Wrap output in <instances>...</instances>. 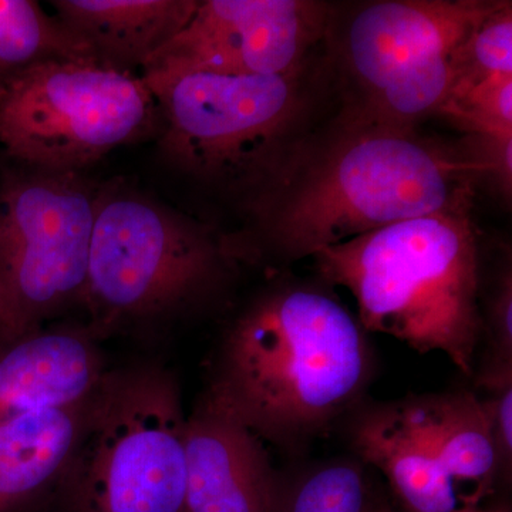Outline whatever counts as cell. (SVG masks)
<instances>
[{"instance_id": "cell-1", "label": "cell", "mask_w": 512, "mask_h": 512, "mask_svg": "<svg viewBox=\"0 0 512 512\" xmlns=\"http://www.w3.org/2000/svg\"><path fill=\"white\" fill-rule=\"evenodd\" d=\"M477 165L466 148L417 130L352 126L308 137L245 205L241 259L291 262L394 222L473 204Z\"/></svg>"}, {"instance_id": "cell-2", "label": "cell", "mask_w": 512, "mask_h": 512, "mask_svg": "<svg viewBox=\"0 0 512 512\" xmlns=\"http://www.w3.org/2000/svg\"><path fill=\"white\" fill-rule=\"evenodd\" d=\"M373 366L366 330L333 296L276 285L232 320L204 396L258 439L299 450L362 404Z\"/></svg>"}, {"instance_id": "cell-3", "label": "cell", "mask_w": 512, "mask_h": 512, "mask_svg": "<svg viewBox=\"0 0 512 512\" xmlns=\"http://www.w3.org/2000/svg\"><path fill=\"white\" fill-rule=\"evenodd\" d=\"M473 204L394 222L312 256L326 284L352 293L359 323L473 375L481 340Z\"/></svg>"}, {"instance_id": "cell-4", "label": "cell", "mask_w": 512, "mask_h": 512, "mask_svg": "<svg viewBox=\"0 0 512 512\" xmlns=\"http://www.w3.org/2000/svg\"><path fill=\"white\" fill-rule=\"evenodd\" d=\"M239 255L215 234L124 180L100 183L82 306L99 339L164 328L224 291Z\"/></svg>"}, {"instance_id": "cell-5", "label": "cell", "mask_w": 512, "mask_h": 512, "mask_svg": "<svg viewBox=\"0 0 512 512\" xmlns=\"http://www.w3.org/2000/svg\"><path fill=\"white\" fill-rule=\"evenodd\" d=\"M288 76L202 70L140 74L160 111V151L175 170L248 204L301 147L312 96Z\"/></svg>"}, {"instance_id": "cell-6", "label": "cell", "mask_w": 512, "mask_h": 512, "mask_svg": "<svg viewBox=\"0 0 512 512\" xmlns=\"http://www.w3.org/2000/svg\"><path fill=\"white\" fill-rule=\"evenodd\" d=\"M187 420L160 363L107 370L59 487L67 512H185Z\"/></svg>"}, {"instance_id": "cell-7", "label": "cell", "mask_w": 512, "mask_h": 512, "mask_svg": "<svg viewBox=\"0 0 512 512\" xmlns=\"http://www.w3.org/2000/svg\"><path fill=\"white\" fill-rule=\"evenodd\" d=\"M99 185L86 173L0 163V342L82 306Z\"/></svg>"}, {"instance_id": "cell-8", "label": "cell", "mask_w": 512, "mask_h": 512, "mask_svg": "<svg viewBox=\"0 0 512 512\" xmlns=\"http://www.w3.org/2000/svg\"><path fill=\"white\" fill-rule=\"evenodd\" d=\"M158 126L156 99L140 74L47 62L0 80V146L32 167L86 173Z\"/></svg>"}, {"instance_id": "cell-9", "label": "cell", "mask_w": 512, "mask_h": 512, "mask_svg": "<svg viewBox=\"0 0 512 512\" xmlns=\"http://www.w3.org/2000/svg\"><path fill=\"white\" fill-rule=\"evenodd\" d=\"M330 6L315 0H198L194 15L141 74L202 70L288 76L325 40Z\"/></svg>"}, {"instance_id": "cell-10", "label": "cell", "mask_w": 512, "mask_h": 512, "mask_svg": "<svg viewBox=\"0 0 512 512\" xmlns=\"http://www.w3.org/2000/svg\"><path fill=\"white\" fill-rule=\"evenodd\" d=\"M501 0H379L335 18L325 40L340 74L343 110L414 64L463 45Z\"/></svg>"}, {"instance_id": "cell-11", "label": "cell", "mask_w": 512, "mask_h": 512, "mask_svg": "<svg viewBox=\"0 0 512 512\" xmlns=\"http://www.w3.org/2000/svg\"><path fill=\"white\" fill-rule=\"evenodd\" d=\"M185 512H274L279 478L264 441L202 396L187 420Z\"/></svg>"}, {"instance_id": "cell-12", "label": "cell", "mask_w": 512, "mask_h": 512, "mask_svg": "<svg viewBox=\"0 0 512 512\" xmlns=\"http://www.w3.org/2000/svg\"><path fill=\"white\" fill-rule=\"evenodd\" d=\"M99 342L87 325L40 328L0 342V423L96 392L109 370Z\"/></svg>"}, {"instance_id": "cell-13", "label": "cell", "mask_w": 512, "mask_h": 512, "mask_svg": "<svg viewBox=\"0 0 512 512\" xmlns=\"http://www.w3.org/2000/svg\"><path fill=\"white\" fill-rule=\"evenodd\" d=\"M350 417L349 440L357 457L387 478L407 512L464 510L412 399L359 404Z\"/></svg>"}, {"instance_id": "cell-14", "label": "cell", "mask_w": 512, "mask_h": 512, "mask_svg": "<svg viewBox=\"0 0 512 512\" xmlns=\"http://www.w3.org/2000/svg\"><path fill=\"white\" fill-rule=\"evenodd\" d=\"M97 389L80 402L0 423V512L26 510L59 491L86 433Z\"/></svg>"}, {"instance_id": "cell-15", "label": "cell", "mask_w": 512, "mask_h": 512, "mask_svg": "<svg viewBox=\"0 0 512 512\" xmlns=\"http://www.w3.org/2000/svg\"><path fill=\"white\" fill-rule=\"evenodd\" d=\"M50 5L97 66L138 74L184 29L198 0H52Z\"/></svg>"}, {"instance_id": "cell-16", "label": "cell", "mask_w": 512, "mask_h": 512, "mask_svg": "<svg viewBox=\"0 0 512 512\" xmlns=\"http://www.w3.org/2000/svg\"><path fill=\"white\" fill-rule=\"evenodd\" d=\"M412 403L461 505L478 507L501 476L483 400L474 393L454 392L413 397Z\"/></svg>"}, {"instance_id": "cell-17", "label": "cell", "mask_w": 512, "mask_h": 512, "mask_svg": "<svg viewBox=\"0 0 512 512\" xmlns=\"http://www.w3.org/2000/svg\"><path fill=\"white\" fill-rule=\"evenodd\" d=\"M47 62L94 63L87 47L33 0H0V80Z\"/></svg>"}, {"instance_id": "cell-18", "label": "cell", "mask_w": 512, "mask_h": 512, "mask_svg": "<svg viewBox=\"0 0 512 512\" xmlns=\"http://www.w3.org/2000/svg\"><path fill=\"white\" fill-rule=\"evenodd\" d=\"M366 473L359 461L320 463L279 483L274 512H370Z\"/></svg>"}, {"instance_id": "cell-19", "label": "cell", "mask_w": 512, "mask_h": 512, "mask_svg": "<svg viewBox=\"0 0 512 512\" xmlns=\"http://www.w3.org/2000/svg\"><path fill=\"white\" fill-rule=\"evenodd\" d=\"M503 76H512V3L505 0L458 47L456 83L448 100Z\"/></svg>"}, {"instance_id": "cell-20", "label": "cell", "mask_w": 512, "mask_h": 512, "mask_svg": "<svg viewBox=\"0 0 512 512\" xmlns=\"http://www.w3.org/2000/svg\"><path fill=\"white\" fill-rule=\"evenodd\" d=\"M439 114L467 134L512 131V76L493 77L457 99L448 100Z\"/></svg>"}, {"instance_id": "cell-21", "label": "cell", "mask_w": 512, "mask_h": 512, "mask_svg": "<svg viewBox=\"0 0 512 512\" xmlns=\"http://www.w3.org/2000/svg\"><path fill=\"white\" fill-rule=\"evenodd\" d=\"M464 148L477 165L478 181H487L498 197L511 201L512 131L467 134Z\"/></svg>"}, {"instance_id": "cell-22", "label": "cell", "mask_w": 512, "mask_h": 512, "mask_svg": "<svg viewBox=\"0 0 512 512\" xmlns=\"http://www.w3.org/2000/svg\"><path fill=\"white\" fill-rule=\"evenodd\" d=\"M487 396L481 397L485 412L490 420L501 476L510 477L512 467V382L484 390Z\"/></svg>"}, {"instance_id": "cell-23", "label": "cell", "mask_w": 512, "mask_h": 512, "mask_svg": "<svg viewBox=\"0 0 512 512\" xmlns=\"http://www.w3.org/2000/svg\"><path fill=\"white\" fill-rule=\"evenodd\" d=\"M370 512H396L389 504L373 503Z\"/></svg>"}, {"instance_id": "cell-24", "label": "cell", "mask_w": 512, "mask_h": 512, "mask_svg": "<svg viewBox=\"0 0 512 512\" xmlns=\"http://www.w3.org/2000/svg\"><path fill=\"white\" fill-rule=\"evenodd\" d=\"M457 512H510L505 510H483V508L480 507H471V508H464V510H460Z\"/></svg>"}]
</instances>
